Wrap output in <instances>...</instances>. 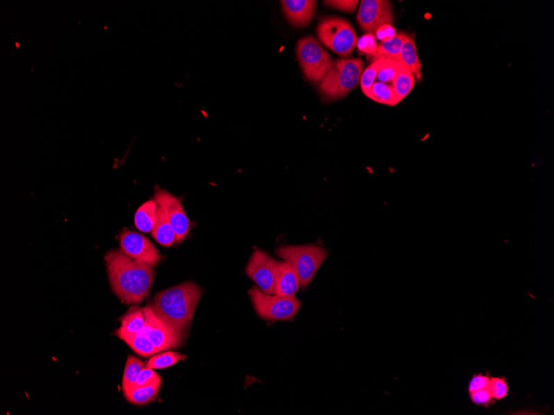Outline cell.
<instances>
[{"instance_id":"obj_1","label":"cell","mask_w":554,"mask_h":415,"mask_svg":"<svg viewBox=\"0 0 554 415\" xmlns=\"http://www.w3.org/2000/svg\"><path fill=\"white\" fill-rule=\"evenodd\" d=\"M112 291L125 304H140L149 296L155 279L154 267L129 257L121 250L105 257Z\"/></svg>"},{"instance_id":"obj_2","label":"cell","mask_w":554,"mask_h":415,"mask_svg":"<svg viewBox=\"0 0 554 415\" xmlns=\"http://www.w3.org/2000/svg\"><path fill=\"white\" fill-rule=\"evenodd\" d=\"M202 295L200 286L185 282L158 293L148 307L168 326L184 334L192 323Z\"/></svg>"},{"instance_id":"obj_3","label":"cell","mask_w":554,"mask_h":415,"mask_svg":"<svg viewBox=\"0 0 554 415\" xmlns=\"http://www.w3.org/2000/svg\"><path fill=\"white\" fill-rule=\"evenodd\" d=\"M365 63L359 58L333 60L331 67L319 84V92L327 101H335L347 96L361 83Z\"/></svg>"},{"instance_id":"obj_4","label":"cell","mask_w":554,"mask_h":415,"mask_svg":"<svg viewBox=\"0 0 554 415\" xmlns=\"http://www.w3.org/2000/svg\"><path fill=\"white\" fill-rule=\"evenodd\" d=\"M276 254L295 269L303 288L312 282L315 274L329 256L327 250L317 244L281 246Z\"/></svg>"},{"instance_id":"obj_5","label":"cell","mask_w":554,"mask_h":415,"mask_svg":"<svg viewBox=\"0 0 554 415\" xmlns=\"http://www.w3.org/2000/svg\"><path fill=\"white\" fill-rule=\"evenodd\" d=\"M317 34L319 42L341 57L351 55L358 42L353 25L340 17L328 16L320 19Z\"/></svg>"},{"instance_id":"obj_6","label":"cell","mask_w":554,"mask_h":415,"mask_svg":"<svg viewBox=\"0 0 554 415\" xmlns=\"http://www.w3.org/2000/svg\"><path fill=\"white\" fill-rule=\"evenodd\" d=\"M296 56L303 74L311 83L317 85L322 82L333 63L330 54L312 36L298 41Z\"/></svg>"},{"instance_id":"obj_7","label":"cell","mask_w":554,"mask_h":415,"mask_svg":"<svg viewBox=\"0 0 554 415\" xmlns=\"http://www.w3.org/2000/svg\"><path fill=\"white\" fill-rule=\"evenodd\" d=\"M255 311L260 318L267 321H287L296 316L301 302L296 296L268 295L253 287L248 291Z\"/></svg>"},{"instance_id":"obj_8","label":"cell","mask_w":554,"mask_h":415,"mask_svg":"<svg viewBox=\"0 0 554 415\" xmlns=\"http://www.w3.org/2000/svg\"><path fill=\"white\" fill-rule=\"evenodd\" d=\"M356 19L363 32L376 36L380 29L391 26L395 22L392 2L388 0H363Z\"/></svg>"},{"instance_id":"obj_9","label":"cell","mask_w":554,"mask_h":415,"mask_svg":"<svg viewBox=\"0 0 554 415\" xmlns=\"http://www.w3.org/2000/svg\"><path fill=\"white\" fill-rule=\"evenodd\" d=\"M146 325L144 334L155 345L158 352L179 348L184 340V334L168 326L155 315L149 307L144 309Z\"/></svg>"},{"instance_id":"obj_10","label":"cell","mask_w":554,"mask_h":415,"mask_svg":"<svg viewBox=\"0 0 554 415\" xmlns=\"http://www.w3.org/2000/svg\"><path fill=\"white\" fill-rule=\"evenodd\" d=\"M276 261L270 254L257 250L246 266V275L256 283L260 291L268 295L275 293Z\"/></svg>"},{"instance_id":"obj_11","label":"cell","mask_w":554,"mask_h":415,"mask_svg":"<svg viewBox=\"0 0 554 415\" xmlns=\"http://www.w3.org/2000/svg\"><path fill=\"white\" fill-rule=\"evenodd\" d=\"M120 250L129 257L155 267L162 261L161 254L145 236L125 228L120 236Z\"/></svg>"},{"instance_id":"obj_12","label":"cell","mask_w":554,"mask_h":415,"mask_svg":"<svg viewBox=\"0 0 554 415\" xmlns=\"http://www.w3.org/2000/svg\"><path fill=\"white\" fill-rule=\"evenodd\" d=\"M155 200L167 214L175 232L176 243L180 244L188 236L190 231L189 220L181 201L164 190H159L155 193Z\"/></svg>"},{"instance_id":"obj_13","label":"cell","mask_w":554,"mask_h":415,"mask_svg":"<svg viewBox=\"0 0 554 415\" xmlns=\"http://www.w3.org/2000/svg\"><path fill=\"white\" fill-rule=\"evenodd\" d=\"M280 3L285 18L294 27L308 25L317 10L315 0H283Z\"/></svg>"},{"instance_id":"obj_14","label":"cell","mask_w":554,"mask_h":415,"mask_svg":"<svg viewBox=\"0 0 554 415\" xmlns=\"http://www.w3.org/2000/svg\"><path fill=\"white\" fill-rule=\"evenodd\" d=\"M301 286L300 278L292 265L285 261H276L274 295L296 296Z\"/></svg>"},{"instance_id":"obj_15","label":"cell","mask_w":554,"mask_h":415,"mask_svg":"<svg viewBox=\"0 0 554 415\" xmlns=\"http://www.w3.org/2000/svg\"><path fill=\"white\" fill-rule=\"evenodd\" d=\"M146 318L144 309L136 308L129 311L121 319V325L116 332L118 337L123 335H136L144 332Z\"/></svg>"},{"instance_id":"obj_16","label":"cell","mask_w":554,"mask_h":415,"mask_svg":"<svg viewBox=\"0 0 554 415\" xmlns=\"http://www.w3.org/2000/svg\"><path fill=\"white\" fill-rule=\"evenodd\" d=\"M398 62L409 69L418 79L422 76V64L420 62L417 45L412 36L406 35L402 44Z\"/></svg>"},{"instance_id":"obj_17","label":"cell","mask_w":554,"mask_h":415,"mask_svg":"<svg viewBox=\"0 0 554 415\" xmlns=\"http://www.w3.org/2000/svg\"><path fill=\"white\" fill-rule=\"evenodd\" d=\"M151 235L159 244L164 247H171L176 242V236L174 229H173L168 215L161 207H158V215L157 222Z\"/></svg>"},{"instance_id":"obj_18","label":"cell","mask_w":554,"mask_h":415,"mask_svg":"<svg viewBox=\"0 0 554 415\" xmlns=\"http://www.w3.org/2000/svg\"><path fill=\"white\" fill-rule=\"evenodd\" d=\"M406 35H408V34L400 31L396 33L390 40L381 42L376 47L373 56H374L376 59L383 58L398 62L402 47V44H404Z\"/></svg>"},{"instance_id":"obj_19","label":"cell","mask_w":554,"mask_h":415,"mask_svg":"<svg viewBox=\"0 0 554 415\" xmlns=\"http://www.w3.org/2000/svg\"><path fill=\"white\" fill-rule=\"evenodd\" d=\"M158 204L155 200L146 202L138 207L135 215V226L145 233L152 231L158 215Z\"/></svg>"},{"instance_id":"obj_20","label":"cell","mask_w":554,"mask_h":415,"mask_svg":"<svg viewBox=\"0 0 554 415\" xmlns=\"http://www.w3.org/2000/svg\"><path fill=\"white\" fill-rule=\"evenodd\" d=\"M160 384H148L144 386H134L124 392V396L129 403L136 405H143L150 403L157 399L159 394Z\"/></svg>"},{"instance_id":"obj_21","label":"cell","mask_w":554,"mask_h":415,"mask_svg":"<svg viewBox=\"0 0 554 415\" xmlns=\"http://www.w3.org/2000/svg\"><path fill=\"white\" fill-rule=\"evenodd\" d=\"M119 337L138 355L148 357L159 353L144 332L136 335H123Z\"/></svg>"},{"instance_id":"obj_22","label":"cell","mask_w":554,"mask_h":415,"mask_svg":"<svg viewBox=\"0 0 554 415\" xmlns=\"http://www.w3.org/2000/svg\"><path fill=\"white\" fill-rule=\"evenodd\" d=\"M415 83V76L413 73L402 65L393 84L398 102H401L412 92Z\"/></svg>"},{"instance_id":"obj_23","label":"cell","mask_w":554,"mask_h":415,"mask_svg":"<svg viewBox=\"0 0 554 415\" xmlns=\"http://www.w3.org/2000/svg\"><path fill=\"white\" fill-rule=\"evenodd\" d=\"M146 366V363L136 357L129 356L125 363L122 388L123 392L136 386L138 376Z\"/></svg>"},{"instance_id":"obj_24","label":"cell","mask_w":554,"mask_h":415,"mask_svg":"<svg viewBox=\"0 0 554 415\" xmlns=\"http://www.w3.org/2000/svg\"><path fill=\"white\" fill-rule=\"evenodd\" d=\"M370 98L376 102L391 106L399 103L393 86L379 81H375L372 86Z\"/></svg>"},{"instance_id":"obj_25","label":"cell","mask_w":554,"mask_h":415,"mask_svg":"<svg viewBox=\"0 0 554 415\" xmlns=\"http://www.w3.org/2000/svg\"><path fill=\"white\" fill-rule=\"evenodd\" d=\"M185 357L180 353L174 352H166L157 354L151 357L146 363V367L150 369H166L177 364L180 361H183Z\"/></svg>"},{"instance_id":"obj_26","label":"cell","mask_w":554,"mask_h":415,"mask_svg":"<svg viewBox=\"0 0 554 415\" xmlns=\"http://www.w3.org/2000/svg\"><path fill=\"white\" fill-rule=\"evenodd\" d=\"M383 63V58L375 59L374 62L372 63L370 66L367 67L363 72L361 83L359 84L361 86L363 93L365 94L367 97L370 98V97L372 86H373L376 81L377 75H378V72Z\"/></svg>"},{"instance_id":"obj_27","label":"cell","mask_w":554,"mask_h":415,"mask_svg":"<svg viewBox=\"0 0 554 415\" xmlns=\"http://www.w3.org/2000/svg\"><path fill=\"white\" fill-rule=\"evenodd\" d=\"M401 66L402 64L399 62L383 59L382 66H381L378 75H377V81L382 82V83L393 86V81H395Z\"/></svg>"},{"instance_id":"obj_28","label":"cell","mask_w":554,"mask_h":415,"mask_svg":"<svg viewBox=\"0 0 554 415\" xmlns=\"http://www.w3.org/2000/svg\"><path fill=\"white\" fill-rule=\"evenodd\" d=\"M487 389L493 399L496 400L504 399L509 391L507 382L500 378L490 379Z\"/></svg>"},{"instance_id":"obj_29","label":"cell","mask_w":554,"mask_h":415,"mask_svg":"<svg viewBox=\"0 0 554 415\" xmlns=\"http://www.w3.org/2000/svg\"><path fill=\"white\" fill-rule=\"evenodd\" d=\"M161 384V377L155 373L153 369L145 367L138 376L136 386H148V384Z\"/></svg>"},{"instance_id":"obj_30","label":"cell","mask_w":554,"mask_h":415,"mask_svg":"<svg viewBox=\"0 0 554 415\" xmlns=\"http://www.w3.org/2000/svg\"><path fill=\"white\" fill-rule=\"evenodd\" d=\"M359 1L358 0H330L324 1L326 6L346 13H354Z\"/></svg>"},{"instance_id":"obj_31","label":"cell","mask_w":554,"mask_h":415,"mask_svg":"<svg viewBox=\"0 0 554 415\" xmlns=\"http://www.w3.org/2000/svg\"><path fill=\"white\" fill-rule=\"evenodd\" d=\"M489 382H490V378L487 377V376L482 375H475L474 377L471 379L469 384V391L471 393L487 389Z\"/></svg>"},{"instance_id":"obj_32","label":"cell","mask_w":554,"mask_h":415,"mask_svg":"<svg viewBox=\"0 0 554 415\" xmlns=\"http://www.w3.org/2000/svg\"><path fill=\"white\" fill-rule=\"evenodd\" d=\"M470 398L475 404L480 405L490 404L493 399L490 392L488 391V389H484V390L471 392Z\"/></svg>"}]
</instances>
